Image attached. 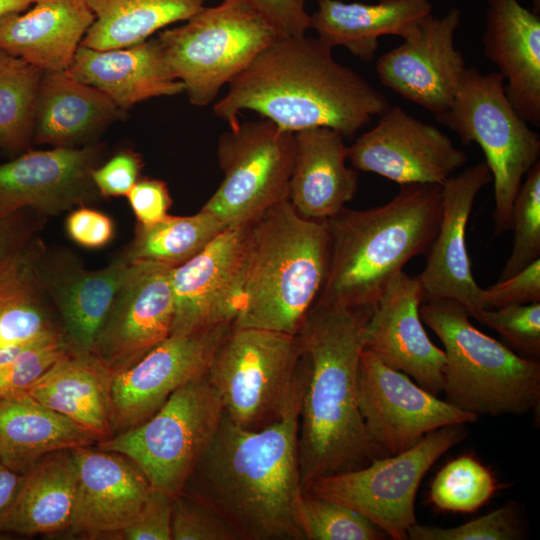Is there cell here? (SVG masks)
I'll return each instance as SVG.
<instances>
[{
  "instance_id": "277c9868",
  "label": "cell",
  "mask_w": 540,
  "mask_h": 540,
  "mask_svg": "<svg viewBox=\"0 0 540 540\" xmlns=\"http://www.w3.org/2000/svg\"><path fill=\"white\" fill-rule=\"evenodd\" d=\"M442 186L401 185L389 202L365 210L344 207L327 219L330 261L317 302L373 307L412 258L426 254L440 226Z\"/></svg>"
},
{
  "instance_id": "5bb4252c",
  "label": "cell",
  "mask_w": 540,
  "mask_h": 540,
  "mask_svg": "<svg viewBox=\"0 0 540 540\" xmlns=\"http://www.w3.org/2000/svg\"><path fill=\"white\" fill-rule=\"evenodd\" d=\"M232 324L170 335L130 367L114 374L110 390L113 436L153 416L182 385L207 371Z\"/></svg>"
},
{
  "instance_id": "681fc988",
  "label": "cell",
  "mask_w": 540,
  "mask_h": 540,
  "mask_svg": "<svg viewBox=\"0 0 540 540\" xmlns=\"http://www.w3.org/2000/svg\"><path fill=\"white\" fill-rule=\"evenodd\" d=\"M65 227L68 236L75 243L86 248H100L113 238L112 220L94 209L81 207L67 218Z\"/></svg>"
},
{
  "instance_id": "30bf717a",
  "label": "cell",
  "mask_w": 540,
  "mask_h": 540,
  "mask_svg": "<svg viewBox=\"0 0 540 540\" xmlns=\"http://www.w3.org/2000/svg\"><path fill=\"white\" fill-rule=\"evenodd\" d=\"M223 415L221 398L205 372L179 387L148 420L95 446L127 456L152 487L174 498L182 493Z\"/></svg>"
},
{
  "instance_id": "b9f144b4",
  "label": "cell",
  "mask_w": 540,
  "mask_h": 540,
  "mask_svg": "<svg viewBox=\"0 0 540 540\" xmlns=\"http://www.w3.org/2000/svg\"><path fill=\"white\" fill-rule=\"evenodd\" d=\"M171 537L172 540H239L219 514L183 493L172 501Z\"/></svg>"
},
{
  "instance_id": "f907efd6",
  "label": "cell",
  "mask_w": 540,
  "mask_h": 540,
  "mask_svg": "<svg viewBox=\"0 0 540 540\" xmlns=\"http://www.w3.org/2000/svg\"><path fill=\"white\" fill-rule=\"evenodd\" d=\"M28 210L0 217V261L27 245L36 232V221L28 218Z\"/></svg>"
},
{
  "instance_id": "cb8c5ba5",
  "label": "cell",
  "mask_w": 540,
  "mask_h": 540,
  "mask_svg": "<svg viewBox=\"0 0 540 540\" xmlns=\"http://www.w3.org/2000/svg\"><path fill=\"white\" fill-rule=\"evenodd\" d=\"M131 261L123 255L98 270L71 261L40 260V271L69 348L92 352Z\"/></svg>"
},
{
  "instance_id": "4dcf8cb0",
  "label": "cell",
  "mask_w": 540,
  "mask_h": 540,
  "mask_svg": "<svg viewBox=\"0 0 540 540\" xmlns=\"http://www.w3.org/2000/svg\"><path fill=\"white\" fill-rule=\"evenodd\" d=\"M76 488L71 450L45 455L24 475L12 503L0 516V536H62L71 520Z\"/></svg>"
},
{
  "instance_id": "9a60e30c",
  "label": "cell",
  "mask_w": 540,
  "mask_h": 540,
  "mask_svg": "<svg viewBox=\"0 0 540 540\" xmlns=\"http://www.w3.org/2000/svg\"><path fill=\"white\" fill-rule=\"evenodd\" d=\"M250 223L226 228L191 259L172 268L170 335L233 325L242 304Z\"/></svg>"
},
{
  "instance_id": "603a6c76",
  "label": "cell",
  "mask_w": 540,
  "mask_h": 540,
  "mask_svg": "<svg viewBox=\"0 0 540 540\" xmlns=\"http://www.w3.org/2000/svg\"><path fill=\"white\" fill-rule=\"evenodd\" d=\"M483 54L506 80L507 98L528 124L540 127V16L519 0H485Z\"/></svg>"
},
{
  "instance_id": "ba28073f",
  "label": "cell",
  "mask_w": 540,
  "mask_h": 540,
  "mask_svg": "<svg viewBox=\"0 0 540 540\" xmlns=\"http://www.w3.org/2000/svg\"><path fill=\"white\" fill-rule=\"evenodd\" d=\"M499 72L467 67L450 108L436 116L462 143L483 151L494 184V236L511 230L516 195L539 161L540 136L510 104Z\"/></svg>"
},
{
  "instance_id": "ac0fdd59",
  "label": "cell",
  "mask_w": 540,
  "mask_h": 540,
  "mask_svg": "<svg viewBox=\"0 0 540 540\" xmlns=\"http://www.w3.org/2000/svg\"><path fill=\"white\" fill-rule=\"evenodd\" d=\"M172 267L136 261L120 287L93 353L115 374L170 336Z\"/></svg>"
},
{
  "instance_id": "f546056e",
  "label": "cell",
  "mask_w": 540,
  "mask_h": 540,
  "mask_svg": "<svg viewBox=\"0 0 540 540\" xmlns=\"http://www.w3.org/2000/svg\"><path fill=\"white\" fill-rule=\"evenodd\" d=\"M119 113L107 95L67 70L43 72L32 140L54 147H74L99 135Z\"/></svg>"
},
{
  "instance_id": "4316f807",
  "label": "cell",
  "mask_w": 540,
  "mask_h": 540,
  "mask_svg": "<svg viewBox=\"0 0 540 540\" xmlns=\"http://www.w3.org/2000/svg\"><path fill=\"white\" fill-rule=\"evenodd\" d=\"M94 19L87 0H36L0 18V50L43 72L67 70Z\"/></svg>"
},
{
  "instance_id": "8d00e7d4",
  "label": "cell",
  "mask_w": 540,
  "mask_h": 540,
  "mask_svg": "<svg viewBox=\"0 0 540 540\" xmlns=\"http://www.w3.org/2000/svg\"><path fill=\"white\" fill-rule=\"evenodd\" d=\"M495 490L492 472L473 456L461 455L437 473L430 500L443 511L470 513L482 507Z\"/></svg>"
},
{
  "instance_id": "3957f363",
  "label": "cell",
  "mask_w": 540,
  "mask_h": 540,
  "mask_svg": "<svg viewBox=\"0 0 540 540\" xmlns=\"http://www.w3.org/2000/svg\"><path fill=\"white\" fill-rule=\"evenodd\" d=\"M372 310L316 302L296 334L308 363L298 430L303 493L321 476L388 456L370 439L358 406L362 331Z\"/></svg>"
},
{
  "instance_id": "f6af8a7d",
  "label": "cell",
  "mask_w": 540,
  "mask_h": 540,
  "mask_svg": "<svg viewBox=\"0 0 540 540\" xmlns=\"http://www.w3.org/2000/svg\"><path fill=\"white\" fill-rule=\"evenodd\" d=\"M173 498L152 487L137 518L122 530L118 540H172Z\"/></svg>"
},
{
  "instance_id": "52a82bcc",
  "label": "cell",
  "mask_w": 540,
  "mask_h": 540,
  "mask_svg": "<svg viewBox=\"0 0 540 540\" xmlns=\"http://www.w3.org/2000/svg\"><path fill=\"white\" fill-rule=\"evenodd\" d=\"M279 36L248 0H222L163 29L157 39L189 102L203 107Z\"/></svg>"
},
{
  "instance_id": "6da1fadb",
  "label": "cell",
  "mask_w": 540,
  "mask_h": 540,
  "mask_svg": "<svg viewBox=\"0 0 540 540\" xmlns=\"http://www.w3.org/2000/svg\"><path fill=\"white\" fill-rule=\"evenodd\" d=\"M308 371L282 417L257 431L220 426L182 493L219 514L239 540H304L298 524L303 496L298 430Z\"/></svg>"
},
{
  "instance_id": "74e56055",
  "label": "cell",
  "mask_w": 540,
  "mask_h": 540,
  "mask_svg": "<svg viewBox=\"0 0 540 540\" xmlns=\"http://www.w3.org/2000/svg\"><path fill=\"white\" fill-rule=\"evenodd\" d=\"M298 524L304 540H383L388 535L352 508L320 497L303 494Z\"/></svg>"
},
{
  "instance_id": "7dc6e473",
  "label": "cell",
  "mask_w": 540,
  "mask_h": 540,
  "mask_svg": "<svg viewBox=\"0 0 540 540\" xmlns=\"http://www.w3.org/2000/svg\"><path fill=\"white\" fill-rule=\"evenodd\" d=\"M126 197L142 225L153 224L166 217L172 203L166 183L159 179H139Z\"/></svg>"
},
{
  "instance_id": "f35d334b",
  "label": "cell",
  "mask_w": 540,
  "mask_h": 540,
  "mask_svg": "<svg viewBox=\"0 0 540 540\" xmlns=\"http://www.w3.org/2000/svg\"><path fill=\"white\" fill-rule=\"evenodd\" d=\"M525 176L512 209V250L498 281L540 259V161Z\"/></svg>"
},
{
  "instance_id": "2e32d148",
  "label": "cell",
  "mask_w": 540,
  "mask_h": 540,
  "mask_svg": "<svg viewBox=\"0 0 540 540\" xmlns=\"http://www.w3.org/2000/svg\"><path fill=\"white\" fill-rule=\"evenodd\" d=\"M357 171L370 172L397 184L442 185L465 166L468 157L437 127L399 106H390L377 124L348 146Z\"/></svg>"
},
{
  "instance_id": "d6a6232c",
  "label": "cell",
  "mask_w": 540,
  "mask_h": 540,
  "mask_svg": "<svg viewBox=\"0 0 540 540\" xmlns=\"http://www.w3.org/2000/svg\"><path fill=\"white\" fill-rule=\"evenodd\" d=\"M42 254L32 239L0 261V348L62 332L41 275Z\"/></svg>"
},
{
  "instance_id": "7bdbcfd3",
  "label": "cell",
  "mask_w": 540,
  "mask_h": 540,
  "mask_svg": "<svg viewBox=\"0 0 540 540\" xmlns=\"http://www.w3.org/2000/svg\"><path fill=\"white\" fill-rule=\"evenodd\" d=\"M64 336L34 346L0 369V394L32 386L67 350Z\"/></svg>"
},
{
  "instance_id": "4fadbf2b",
  "label": "cell",
  "mask_w": 540,
  "mask_h": 540,
  "mask_svg": "<svg viewBox=\"0 0 540 540\" xmlns=\"http://www.w3.org/2000/svg\"><path fill=\"white\" fill-rule=\"evenodd\" d=\"M358 406L370 439L387 455L411 448L433 430L479 418L440 400L366 348L358 367Z\"/></svg>"
},
{
  "instance_id": "816d5d0a",
  "label": "cell",
  "mask_w": 540,
  "mask_h": 540,
  "mask_svg": "<svg viewBox=\"0 0 540 540\" xmlns=\"http://www.w3.org/2000/svg\"><path fill=\"white\" fill-rule=\"evenodd\" d=\"M24 475L18 474L0 461V516L12 503Z\"/></svg>"
},
{
  "instance_id": "8992f818",
  "label": "cell",
  "mask_w": 540,
  "mask_h": 540,
  "mask_svg": "<svg viewBox=\"0 0 540 540\" xmlns=\"http://www.w3.org/2000/svg\"><path fill=\"white\" fill-rule=\"evenodd\" d=\"M420 317L444 346L446 401L480 416L522 415L540 403V362L478 330L452 299L423 302Z\"/></svg>"
},
{
  "instance_id": "60d3db41",
  "label": "cell",
  "mask_w": 540,
  "mask_h": 540,
  "mask_svg": "<svg viewBox=\"0 0 540 540\" xmlns=\"http://www.w3.org/2000/svg\"><path fill=\"white\" fill-rule=\"evenodd\" d=\"M472 318L499 333L522 357L540 358V302L482 309Z\"/></svg>"
},
{
  "instance_id": "7402d4cb",
  "label": "cell",
  "mask_w": 540,
  "mask_h": 540,
  "mask_svg": "<svg viewBox=\"0 0 540 540\" xmlns=\"http://www.w3.org/2000/svg\"><path fill=\"white\" fill-rule=\"evenodd\" d=\"M492 181L485 162L466 167L442 186V216L438 232L428 249L427 262L417 276L423 302L452 299L472 318L482 310L481 287L476 283L466 246V227L478 193Z\"/></svg>"
},
{
  "instance_id": "836d02e7",
  "label": "cell",
  "mask_w": 540,
  "mask_h": 540,
  "mask_svg": "<svg viewBox=\"0 0 540 540\" xmlns=\"http://www.w3.org/2000/svg\"><path fill=\"white\" fill-rule=\"evenodd\" d=\"M208 0H87L95 19L81 41L94 50L128 47L187 21Z\"/></svg>"
},
{
  "instance_id": "1f68e13d",
  "label": "cell",
  "mask_w": 540,
  "mask_h": 540,
  "mask_svg": "<svg viewBox=\"0 0 540 540\" xmlns=\"http://www.w3.org/2000/svg\"><path fill=\"white\" fill-rule=\"evenodd\" d=\"M97 443L85 428L26 391L0 394V461L25 475L42 457Z\"/></svg>"
},
{
  "instance_id": "9c48e42d",
  "label": "cell",
  "mask_w": 540,
  "mask_h": 540,
  "mask_svg": "<svg viewBox=\"0 0 540 540\" xmlns=\"http://www.w3.org/2000/svg\"><path fill=\"white\" fill-rule=\"evenodd\" d=\"M303 371L296 335L232 326L206 374L226 416L241 428L257 431L282 417Z\"/></svg>"
},
{
  "instance_id": "8fae6325",
  "label": "cell",
  "mask_w": 540,
  "mask_h": 540,
  "mask_svg": "<svg viewBox=\"0 0 540 540\" xmlns=\"http://www.w3.org/2000/svg\"><path fill=\"white\" fill-rule=\"evenodd\" d=\"M465 425L444 426L401 453L321 476L304 494L344 504L379 526L389 538L406 540L409 528L417 522L415 499L423 477L445 452L464 440Z\"/></svg>"
},
{
  "instance_id": "5b68a950",
  "label": "cell",
  "mask_w": 540,
  "mask_h": 540,
  "mask_svg": "<svg viewBox=\"0 0 540 540\" xmlns=\"http://www.w3.org/2000/svg\"><path fill=\"white\" fill-rule=\"evenodd\" d=\"M330 261L326 220L299 215L288 199L250 223L243 298L233 327L296 335L323 290Z\"/></svg>"
},
{
  "instance_id": "f1b7e54d",
  "label": "cell",
  "mask_w": 540,
  "mask_h": 540,
  "mask_svg": "<svg viewBox=\"0 0 540 540\" xmlns=\"http://www.w3.org/2000/svg\"><path fill=\"white\" fill-rule=\"evenodd\" d=\"M113 376L93 352L69 348L24 391L88 430L100 442L113 437L110 418Z\"/></svg>"
},
{
  "instance_id": "44dd1931",
  "label": "cell",
  "mask_w": 540,
  "mask_h": 540,
  "mask_svg": "<svg viewBox=\"0 0 540 540\" xmlns=\"http://www.w3.org/2000/svg\"><path fill=\"white\" fill-rule=\"evenodd\" d=\"M102 151L100 145L54 147L0 164V217L23 210L56 214L90 201Z\"/></svg>"
},
{
  "instance_id": "484cf974",
  "label": "cell",
  "mask_w": 540,
  "mask_h": 540,
  "mask_svg": "<svg viewBox=\"0 0 540 540\" xmlns=\"http://www.w3.org/2000/svg\"><path fill=\"white\" fill-rule=\"evenodd\" d=\"M288 200L304 218L327 220L350 202L358 171L347 166L345 137L327 127L297 131Z\"/></svg>"
},
{
  "instance_id": "11a10c76",
  "label": "cell",
  "mask_w": 540,
  "mask_h": 540,
  "mask_svg": "<svg viewBox=\"0 0 540 540\" xmlns=\"http://www.w3.org/2000/svg\"><path fill=\"white\" fill-rule=\"evenodd\" d=\"M533 1V11L535 13H540V0H532Z\"/></svg>"
},
{
  "instance_id": "7a4b0ae2",
  "label": "cell",
  "mask_w": 540,
  "mask_h": 540,
  "mask_svg": "<svg viewBox=\"0 0 540 540\" xmlns=\"http://www.w3.org/2000/svg\"><path fill=\"white\" fill-rule=\"evenodd\" d=\"M332 49L306 34L279 36L228 84L215 116L235 128L249 110L293 133L327 127L353 137L391 105Z\"/></svg>"
},
{
  "instance_id": "bcb514c9",
  "label": "cell",
  "mask_w": 540,
  "mask_h": 540,
  "mask_svg": "<svg viewBox=\"0 0 540 540\" xmlns=\"http://www.w3.org/2000/svg\"><path fill=\"white\" fill-rule=\"evenodd\" d=\"M142 161L139 154L123 150L92 172L94 185L104 197L127 195L139 180Z\"/></svg>"
},
{
  "instance_id": "f5cc1de1",
  "label": "cell",
  "mask_w": 540,
  "mask_h": 540,
  "mask_svg": "<svg viewBox=\"0 0 540 540\" xmlns=\"http://www.w3.org/2000/svg\"><path fill=\"white\" fill-rule=\"evenodd\" d=\"M59 336H63V333L56 332V333L45 334V335H41L30 340L20 341V342L12 343V344L1 347L0 348V369L8 365L9 363H11L24 351L34 346H37L39 344H42L44 342L50 341L54 338H57Z\"/></svg>"
},
{
  "instance_id": "d590c367",
  "label": "cell",
  "mask_w": 540,
  "mask_h": 540,
  "mask_svg": "<svg viewBox=\"0 0 540 540\" xmlns=\"http://www.w3.org/2000/svg\"><path fill=\"white\" fill-rule=\"evenodd\" d=\"M42 75L40 69L0 50V148L17 152L29 146Z\"/></svg>"
},
{
  "instance_id": "d6986e66",
  "label": "cell",
  "mask_w": 540,
  "mask_h": 540,
  "mask_svg": "<svg viewBox=\"0 0 540 540\" xmlns=\"http://www.w3.org/2000/svg\"><path fill=\"white\" fill-rule=\"evenodd\" d=\"M77 488L74 508L62 536L118 540L142 510L152 489L140 468L127 456L95 445L71 449Z\"/></svg>"
},
{
  "instance_id": "c3c4849f",
  "label": "cell",
  "mask_w": 540,
  "mask_h": 540,
  "mask_svg": "<svg viewBox=\"0 0 540 540\" xmlns=\"http://www.w3.org/2000/svg\"><path fill=\"white\" fill-rule=\"evenodd\" d=\"M282 36H302L310 29L306 0H248Z\"/></svg>"
},
{
  "instance_id": "d4e9b609",
  "label": "cell",
  "mask_w": 540,
  "mask_h": 540,
  "mask_svg": "<svg viewBox=\"0 0 540 540\" xmlns=\"http://www.w3.org/2000/svg\"><path fill=\"white\" fill-rule=\"evenodd\" d=\"M67 71L103 92L120 110L185 92L169 68L157 37L102 51L80 45Z\"/></svg>"
},
{
  "instance_id": "7c38bea8",
  "label": "cell",
  "mask_w": 540,
  "mask_h": 540,
  "mask_svg": "<svg viewBox=\"0 0 540 540\" xmlns=\"http://www.w3.org/2000/svg\"><path fill=\"white\" fill-rule=\"evenodd\" d=\"M294 156L295 134L268 119L229 128L217 145L223 180L201 209L227 227L252 222L288 199Z\"/></svg>"
},
{
  "instance_id": "ab89813d",
  "label": "cell",
  "mask_w": 540,
  "mask_h": 540,
  "mask_svg": "<svg viewBox=\"0 0 540 540\" xmlns=\"http://www.w3.org/2000/svg\"><path fill=\"white\" fill-rule=\"evenodd\" d=\"M524 529L517 510L511 504L456 527L443 528L413 524L409 540H518Z\"/></svg>"
},
{
  "instance_id": "83f0119b",
  "label": "cell",
  "mask_w": 540,
  "mask_h": 540,
  "mask_svg": "<svg viewBox=\"0 0 540 540\" xmlns=\"http://www.w3.org/2000/svg\"><path fill=\"white\" fill-rule=\"evenodd\" d=\"M432 11L430 0H317V8L310 15V29L330 47H345L355 57L370 62L375 58L380 37L395 35L406 39Z\"/></svg>"
},
{
  "instance_id": "ffe728a7",
  "label": "cell",
  "mask_w": 540,
  "mask_h": 540,
  "mask_svg": "<svg viewBox=\"0 0 540 540\" xmlns=\"http://www.w3.org/2000/svg\"><path fill=\"white\" fill-rule=\"evenodd\" d=\"M423 291L417 277L397 273L387 284L362 331L363 348L387 366L438 396L443 390L444 351L429 339L420 317Z\"/></svg>"
},
{
  "instance_id": "e575fe53",
  "label": "cell",
  "mask_w": 540,
  "mask_h": 540,
  "mask_svg": "<svg viewBox=\"0 0 540 540\" xmlns=\"http://www.w3.org/2000/svg\"><path fill=\"white\" fill-rule=\"evenodd\" d=\"M226 228L219 218L203 209L190 216L167 215L153 224L137 223L134 238L122 255L131 262L174 268L195 256Z\"/></svg>"
},
{
  "instance_id": "ee69618b",
  "label": "cell",
  "mask_w": 540,
  "mask_h": 540,
  "mask_svg": "<svg viewBox=\"0 0 540 540\" xmlns=\"http://www.w3.org/2000/svg\"><path fill=\"white\" fill-rule=\"evenodd\" d=\"M536 302H540V259L515 275L487 288H481L480 291V304L483 309Z\"/></svg>"
},
{
  "instance_id": "e0dca14e",
  "label": "cell",
  "mask_w": 540,
  "mask_h": 540,
  "mask_svg": "<svg viewBox=\"0 0 540 540\" xmlns=\"http://www.w3.org/2000/svg\"><path fill=\"white\" fill-rule=\"evenodd\" d=\"M460 23L456 7L442 17L427 16L413 35L377 58L375 70L382 85L435 116L446 112L467 69L455 46Z\"/></svg>"
},
{
  "instance_id": "db71d44e",
  "label": "cell",
  "mask_w": 540,
  "mask_h": 540,
  "mask_svg": "<svg viewBox=\"0 0 540 540\" xmlns=\"http://www.w3.org/2000/svg\"><path fill=\"white\" fill-rule=\"evenodd\" d=\"M36 0H0V18L15 12L25 11Z\"/></svg>"
}]
</instances>
